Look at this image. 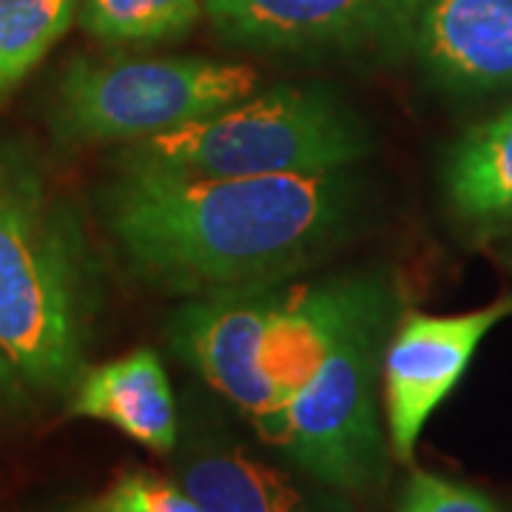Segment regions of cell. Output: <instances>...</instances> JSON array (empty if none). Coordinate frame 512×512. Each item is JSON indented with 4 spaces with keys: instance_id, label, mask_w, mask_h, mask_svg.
I'll use <instances>...</instances> for the list:
<instances>
[{
    "instance_id": "6da1fadb",
    "label": "cell",
    "mask_w": 512,
    "mask_h": 512,
    "mask_svg": "<svg viewBox=\"0 0 512 512\" xmlns=\"http://www.w3.org/2000/svg\"><path fill=\"white\" fill-rule=\"evenodd\" d=\"M100 220L146 285L174 296L291 282L362 222L348 171L293 177H168L111 168Z\"/></svg>"
},
{
    "instance_id": "7a4b0ae2",
    "label": "cell",
    "mask_w": 512,
    "mask_h": 512,
    "mask_svg": "<svg viewBox=\"0 0 512 512\" xmlns=\"http://www.w3.org/2000/svg\"><path fill=\"white\" fill-rule=\"evenodd\" d=\"M72 200L35 148L0 137V348L35 393H72L103 302Z\"/></svg>"
},
{
    "instance_id": "3957f363",
    "label": "cell",
    "mask_w": 512,
    "mask_h": 512,
    "mask_svg": "<svg viewBox=\"0 0 512 512\" xmlns=\"http://www.w3.org/2000/svg\"><path fill=\"white\" fill-rule=\"evenodd\" d=\"M373 131L328 86H274L183 128L120 148L111 168L168 177H293L356 168Z\"/></svg>"
},
{
    "instance_id": "277c9868",
    "label": "cell",
    "mask_w": 512,
    "mask_h": 512,
    "mask_svg": "<svg viewBox=\"0 0 512 512\" xmlns=\"http://www.w3.org/2000/svg\"><path fill=\"white\" fill-rule=\"evenodd\" d=\"M396 302L393 279L382 271L268 441L291 467L350 498L379 493L390 473L376 384Z\"/></svg>"
},
{
    "instance_id": "5b68a950",
    "label": "cell",
    "mask_w": 512,
    "mask_h": 512,
    "mask_svg": "<svg viewBox=\"0 0 512 512\" xmlns=\"http://www.w3.org/2000/svg\"><path fill=\"white\" fill-rule=\"evenodd\" d=\"M251 66L214 57H74L57 77L49 126L63 146L137 143L256 92Z\"/></svg>"
},
{
    "instance_id": "8992f818",
    "label": "cell",
    "mask_w": 512,
    "mask_h": 512,
    "mask_svg": "<svg viewBox=\"0 0 512 512\" xmlns=\"http://www.w3.org/2000/svg\"><path fill=\"white\" fill-rule=\"evenodd\" d=\"M421 0H205L217 35L259 55L396 57Z\"/></svg>"
},
{
    "instance_id": "52a82bcc",
    "label": "cell",
    "mask_w": 512,
    "mask_h": 512,
    "mask_svg": "<svg viewBox=\"0 0 512 512\" xmlns=\"http://www.w3.org/2000/svg\"><path fill=\"white\" fill-rule=\"evenodd\" d=\"M168 458L171 476L205 512H359L350 495L259 456L200 396H188L180 410V436Z\"/></svg>"
},
{
    "instance_id": "ba28073f",
    "label": "cell",
    "mask_w": 512,
    "mask_h": 512,
    "mask_svg": "<svg viewBox=\"0 0 512 512\" xmlns=\"http://www.w3.org/2000/svg\"><path fill=\"white\" fill-rule=\"evenodd\" d=\"M507 316H512V296L450 316L399 311L382 359L387 441L396 461L413 464L424 424L456 390L487 333Z\"/></svg>"
},
{
    "instance_id": "9c48e42d",
    "label": "cell",
    "mask_w": 512,
    "mask_h": 512,
    "mask_svg": "<svg viewBox=\"0 0 512 512\" xmlns=\"http://www.w3.org/2000/svg\"><path fill=\"white\" fill-rule=\"evenodd\" d=\"M285 282L188 296L168 319V345L265 441L276 419L262 342Z\"/></svg>"
},
{
    "instance_id": "30bf717a",
    "label": "cell",
    "mask_w": 512,
    "mask_h": 512,
    "mask_svg": "<svg viewBox=\"0 0 512 512\" xmlns=\"http://www.w3.org/2000/svg\"><path fill=\"white\" fill-rule=\"evenodd\" d=\"M382 268L342 271L308 282H285L262 342V370L274 387L276 419L265 444L274 439L285 407L308 387L336 336L359 311Z\"/></svg>"
},
{
    "instance_id": "8fae6325",
    "label": "cell",
    "mask_w": 512,
    "mask_h": 512,
    "mask_svg": "<svg viewBox=\"0 0 512 512\" xmlns=\"http://www.w3.org/2000/svg\"><path fill=\"white\" fill-rule=\"evenodd\" d=\"M410 52L444 92L512 89V0H421Z\"/></svg>"
},
{
    "instance_id": "7c38bea8",
    "label": "cell",
    "mask_w": 512,
    "mask_h": 512,
    "mask_svg": "<svg viewBox=\"0 0 512 512\" xmlns=\"http://www.w3.org/2000/svg\"><path fill=\"white\" fill-rule=\"evenodd\" d=\"M69 416L111 424L157 456H171L180 436V407L151 348L86 367L72 387Z\"/></svg>"
},
{
    "instance_id": "4fadbf2b",
    "label": "cell",
    "mask_w": 512,
    "mask_h": 512,
    "mask_svg": "<svg viewBox=\"0 0 512 512\" xmlns=\"http://www.w3.org/2000/svg\"><path fill=\"white\" fill-rule=\"evenodd\" d=\"M444 197L461 222L478 228L512 222V106L453 143L444 163Z\"/></svg>"
},
{
    "instance_id": "5bb4252c",
    "label": "cell",
    "mask_w": 512,
    "mask_h": 512,
    "mask_svg": "<svg viewBox=\"0 0 512 512\" xmlns=\"http://www.w3.org/2000/svg\"><path fill=\"white\" fill-rule=\"evenodd\" d=\"M80 0H0V106L77 23Z\"/></svg>"
},
{
    "instance_id": "9a60e30c",
    "label": "cell",
    "mask_w": 512,
    "mask_h": 512,
    "mask_svg": "<svg viewBox=\"0 0 512 512\" xmlns=\"http://www.w3.org/2000/svg\"><path fill=\"white\" fill-rule=\"evenodd\" d=\"M205 0H80L77 26L109 46H148L185 37Z\"/></svg>"
},
{
    "instance_id": "2e32d148",
    "label": "cell",
    "mask_w": 512,
    "mask_h": 512,
    "mask_svg": "<svg viewBox=\"0 0 512 512\" xmlns=\"http://www.w3.org/2000/svg\"><path fill=\"white\" fill-rule=\"evenodd\" d=\"M72 512H205L194 495L174 476L154 470H123L106 490H100Z\"/></svg>"
},
{
    "instance_id": "e0dca14e",
    "label": "cell",
    "mask_w": 512,
    "mask_h": 512,
    "mask_svg": "<svg viewBox=\"0 0 512 512\" xmlns=\"http://www.w3.org/2000/svg\"><path fill=\"white\" fill-rule=\"evenodd\" d=\"M396 512H507L493 495L470 484L413 470L404 481Z\"/></svg>"
},
{
    "instance_id": "ac0fdd59",
    "label": "cell",
    "mask_w": 512,
    "mask_h": 512,
    "mask_svg": "<svg viewBox=\"0 0 512 512\" xmlns=\"http://www.w3.org/2000/svg\"><path fill=\"white\" fill-rule=\"evenodd\" d=\"M32 387L0 348V421L18 419L32 407Z\"/></svg>"
},
{
    "instance_id": "d6986e66",
    "label": "cell",
    "mask_w": 512,
    "mask_h": 512,
    "mask_svg": "<svg viewBox=\"0 0 512 512\" xmlns=\"http://www.w3.org/2000/svg\"><path fill=\"white\" fill-rule=\"evenodd\" d=\"M510 225V231H507V245H504V256L510 259V265H512V222H507Z\"/></svg>"
}]
</instances>
